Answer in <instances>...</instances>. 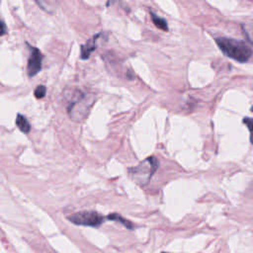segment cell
I'll use <instances>...</instances> for the list:
<instances>
[{
	"label": "cell",
	"instance_id": "cell-12",
	"mask_svg": "<svg viewBox=\"0 0 253 253\" xmlns=\"http://www.w3.org/2000/svg\"><path fill=\"white\" fill-rule=\"evenodd\" d=\"M6 31H7V29H6L5 24H4L2 21H0V36L5 35V34H6Z\"/></svg>",
	"mask_w": 253,
	"mask_h": 253
},
{
	"label": "cell",
	"instance_id": "cell-5",
	"mask_svg": "<svg viewBox=\"0 0 253 253\" xmlns=\"http://www.w3.org/2000/svg\"><path fill=\"white\" fill-rule=\"evenodd\" d=\"M42 62V52L36 47H31V53H30V57L28 60V65H27L28 75L30 77L37 75L41 71Z\"/></svg>",
	"mask_w": 253,
	"mask_h": 253
},
{
	"label": "cell",
	"instance_id": "cell-4",
	"mask_svg": "<svg viewBox=\"0 0 253 253\" xmlns=\"http://www.w3.org/2000/svg\"><path fill=\"white\" fill-rule=\"evenodd\" d=\"M68 219L75 224L92 227L100 226L104 221V217L94 211H85L73 213L68 216Z\"/></svg>",
	"mask_w": 253,
	"mask_h": 253
},
{
	"label": "cell",
	"instance_id": "cell-11",
	"mask_svg": "<svg viewBox=\"0 0 253 253\" xmlns=\"http://www.w3.org/2000/svg\"><path fill=\"white\" fill-rule=\"evenodd\" d=\"M243 122L247 126L248 129L250 130V138H251V141L253 143V119L252 118H245Z\"/></svg>",
	"mask_w": 253,
	"mask_h": 253
},
{
	"label": "cell",
	"instance_id": "cell-8",
	"mask_svg": "<svg viewBox=\"0 0 253 253\" xmlns=\"http://www.w3.org/2000/svg\"><path fill=\"white\" fill-rule=\"evenodd\" d=\"M150 15H151V19H152L153 24H154L157 28H159V29H161V30H164V31H167V30H168L167 22H166L164 19L157 17V16H156L155 14H153V13H150Z\"/></svg>",
	"mask_w": 253,
	"mask_h": 253
},
{
	"label": "cell",
	"instance_id": "cell-10",
	"mask_svg": "<svg viewBox=\"0 0 253 253\" xmlns=\"http://www.w3.org/2000/svg\"><path fill=\"white\" fill-rule=\"evenodd\" d=\"M46 93V88L43 85H39L36 89H35V96L38 99H42L45 96Z\"/></svg>",
	"mask_w": 253,
	"mask_h": 253
},
{
	"label": "cell",
	"instance_id": "cell-2",
	"mask_svg": "<svg viewBox=\"0 0 253 253\" xmlns=\"http://www.w3.org/2000/svg\"><path fill=\"white\" fill-rule=\"evenodd\" d=\"M215 42L224 54L239 62H246L252 54L251 47L242 41L229 38H217Z\"/></svg>",
	"mask_w": 253,
	"mask_h": 253
},
{
	"label": "cell",
	"instance_id": "cell-7",
	"mask_svg": "<svg viewBox=\"0 0 253 253\" xmlns=\"http://www.w3.org/2000/svg\"><path fill=\"white\" fill-rule=\"evenodd\" d=\"M16 126L24 133H28L31 129V126H30L27 118L21 114H18V116L16 118Z\"/></svg>",
	"mask_w": 253,
	"mask_h": 253
},
{
	"label": "cell",
	"instance_id": "cell-3",
	"mask_svg": "<svg viewBox=\"0 0 253 253\" xmlns=\"http://www.w3.org/2000/svg\"><path fill=\"white\" fill-rule=\"evenodd\" d=\"M158 167V160L154 156H150L141 161L137 166L129 169L130 179L139 186H145L150 181L152 175Z\"/></svg>",
	"mask_w": 253,
	"mask_h": 253
},
{
	"label": "cell",
	"instance_id": "cell-9",
	"mask_svg": "<svg viewBox=\"0 0 253 253\" xmlns=\"http://www.w3.org/2000/svg\"><path fill=\"white\" fill-rule=\"evenodd\" d=\"M107 218H108V219H111V220L120 221V222H122L126 227H127V228H132V223H131L129 220L126 219L125 217H123V216H121V215H119V214H117V213L109 214V215L107 216Z\"/></svg>",
	"mask_w": 253,
	"mask_h": 253
},
{
	"label": "cell",
	"instance_id": "cell-1",
	"mask_svg": "<svg viewBox=\"0 0 253 253\" xmlns=\"http://www.w3.org/2000/svg\"><path fill=\"white\" fill-rule=\"evenodd\" d=\"M63 98L67 105V114L74 122L83 121L89 114L94 97L84 93L79 89H66L63 92Z\"/></svg>",
	"mask_w": 253,
	"mask_h": 253
},
{
	"label": "cell",
	"instance_id": "cell-6",
	"mask_svg": "<svg viewBox=\"0 0 253 253\" xmlns=\"http://www.w3.org/2000/svg\"><path fill=\"white\" fill-rule=\"evenodd\" d=\"M98 37H99V35L93 37V38L90 39L85 44H83V45L81 46V52H80L81 58L87 59V58L90 56V54L92 53V51L96 48V42H97V38H98Z\"/></svg>",
	"mask_w": 253,
	"mask_h": 253
}]
</instances>
